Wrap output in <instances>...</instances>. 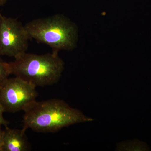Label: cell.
Wrapping results in <instances>:
<instances>
[{
  "label": "cell",
  "mask_w": 151,
  "mask_h": 151,
  "mask_svg": "<svg viewBox=\"0 0 151 151\" xmlns=\"http://www.w3.org/2000/svg\"><path fill=\"white\" fill-rule=\"evenodd\" d=\"M23 133L28 129L39 132H57L73 124L93 119L70 107L62 100L52 99L29 104L24 110Z\"/></svg>",
  "instance_id": "6da1fadb"
},
{
  "label": "cell",
  "mask_w": 151,
  "mask_h": 151,
  "mask_svg": "<svg viewBox=\"0 0 151 151\" xmlns=\"http://www.w3.org/2000/svg\"><path fill=\"white\" fill-rule=\"evenodd\" d=\"M36 86L22 78H8L0 88V104L5 112L23 111L37 97Z\"/></svg>",
  "instance_id": "277c9868"
},
{
  "label": "cell",
  "mask_w": 151,
  "mask_h": 151,
  "mask_svg": "<svg viewBox=\"0 0 151 151\" xmlns=\"http://www.w3.org/2000/svg\"><path fill=\"white\" fill-rule=\"evenodd\" d=\"M4 131H3L0 126V149L2 151V147L3 141H4Z\"/></svg>",
  "instance_id": "9c48e42d"
},
{
  "label": "cell",
  "mask_w": 151,
  "mask_h": 151,
  "mask_svg": "<svg viewBox=\"0 0 151 151\" xmlns=\"http://www.w3.org/2000/svg\"><path fill=\"white\" fill-rule=\"evenodd\" d=\"M7 0H0V7L6 4Z\"/></svg>",
  "instance_id": "30bf717a"
},
{
  "label": "cell",
  "mask_w": 151,
  "mask_h": 151,
  "mask_svg": "<svg viewBox=\"0 0 151 151\" xmlns=\"http://www.w3.org/2000/svg\"><path fill=\"white\" fill-rule=\"evenodd\" d=\"M29 39L20 22L0 13V55L18 57L26 52Z\"/></svg>",
  "instance_id": "5b68a950"
},
{
  "label": "cell",
  "mask_w": 151,
  "mask_h": 151,
  "mask_svg": "<svg viewBox=\"0 0 151 151\" xmlns=\"http://www.w3.org/2000/svg\"><path fill=\"white\" fill-rule=\"evenodd\" d=\"M11 74L37 86H49L59 81L64 68L58 55L22 54L10 63Z\"/></svg>",
  "instance_id": "3957f363"
},
{
  "label": "cell",
  "mask_w": 151,
  "mask_h": 151,
  "mask_svg": "<svg viewBox=\"0 0 151 151\" xmlns=\"http://www.w3.org/2000/svg\"><path fill=\"white\" fill-rule=\"evenodd\" d=\"M5 112L2 106L0 104V126L4 125L7 127V125L9 124V122L6 121L3 117V113Z\"/></svg>",
  "instance_id": "ba28073f"
},
{
  "label": "cell",
  "mask_w": 151,
  "mask_h": 151,
  "mask_svg": "<svg viewBox=\"0 0 151 151\" xmlns=\"http://www.w3.org/2000/svg\"><path fill=\"white\" fill-rule=\"evenodd\" d=\"M24 26L30 39L48 45L55 54L61 50H72L76 46L77 28L63 15L35 19Z\"/></svg>",
  "instance_id": "7a4b0ae2"
},
{
  "label": "cell",
  "mask_w": 151,
  "mask_h": 151,
  "mask_svg": "<svg viewBox=\"0 0 151 151\" xmlns=\"http://www.w3.org/2000/svg\"><path fill=\"white\" fill-rule=\"evenodd\" d=\"M29 144L22 130L11 129L6 127L4 130L2 151H26Z\"/></svg>",
  "instance_id": "8992f818"
},
{
  "label": "cell",
  "mask_w": 151,
  "mask_h": 151,
  "mask_svg": "<svg viewBox=\"0 0 151 151\" xmlns=\"http://www.w3.org/2000/svg\"><path fill=\"white\" fill-rule=\"evenodd\" d=\"M0 55V88L4 84L11 74L10 63L4 61Z\"/></svg>",
  "instance_id": "52a82bcc"
},
{
  "label": "cell",
  "mask_w": 151,
  "mask_h": 151,
  "mask_svg": "<svg viewBox=\"0 0 151 151\" xmlns=\"http://www.w3.org/2000/svg\"><path fill=\"white\" fill-rule=\"evenodd\" d=\"M0 151H1V149H0Z\"/></svg>",
  "instance_id": "8fae6325"
}]
</instances>
